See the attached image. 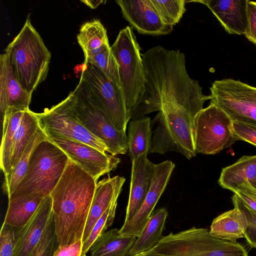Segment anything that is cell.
Segmentation results:
<instances>
[{"mask_svg":"<svg viewBox=\"0 0 256 256\" xmlns=\"http://www.w3.org/2000/svg\"><path fill=\"white\" fill-rule=\"evenodd\" d=\"M146 84L143 98L130 114L139 118L158 111L165 102H176L202 110L210 96L204 94L198 82L188 74L184 53L162 46L142 54Z\"/></svg>","mask_w":256,"mask_h":256,"instance_id":"cell-1","label":"cell"},{"mask_svg":"<svg viewBox=\"0 0 256 256\" xmlns=\"http://www.w3.org/2000/svg\"><path fill=\"white\" fill-rule=\"evenodd\" d=\"M96 182L70 159L60 180L50 194L59 246L82 240Z\"/></svg>","mask_w":256,"mask_h":256,"instance_id":"cell-2","label":"cell"},{"mask_svg":"<svg viewBox=\"0 0 256 256\" xmlns=\"http://www.w3.org/2000/svg\"><path fill=\"white\" fill-rule=\"evenodd\" d=\"M18 80L30 94L48 75L51 53L28 16L18 34L4 50Z\"/></svg>","mask_w":256,"mask_h":256,"instance_id":"cell-3","label":"cell"},{"mask_svg":"<svg viewBox=\"0 0 256 256\" xmlns=\"http://www.w3.org/2000/svg\"><path fill=\"white\" fill-rule=\"evenodd\" d=\"M201 110L176 102H165L154 120L158 126L153 132L151 153H180L188 159L195 156L194 120Z\"/></svg>","mask_w":256,"mask_h":256,"instance_id":"cell-4","label":"cell"},{"mask_svg":"<svg viewBox=\"0 0 256 256\" xmlns=\"http://www.w3.org/2000/svg\"><path fill=\"white\" fill-rule=\"evenodd\" d=\"M69 160L66 154L50 140H42L33 151L24 176L8 200L44 198L50 195Z\"/></svg>","mask_w":256,"mask_h":256,"instance_id":"cell-5","label":"cell"},{"mask_svg":"<svg viewBox=\"0 0 256 256\" xmlns=\"http://www.w3.org/2000/svg\"><path fill=\"white\" fill-rule=\"evenodd\" d=\"M110 48L119 66L122 89L130 118L145 92L146 78L140 47L132 30L127 26L120 31Z\"/></svg>","mask_w":256,"mask_h":256,"instance_id":"cell-6","label":"cell"},{"mask_svg":"<svg viewBox=\"0 0 256 256\" xmlns=\"http://www.w3.org/2000/svg\"><path fill=\"white\" fill-rule=\"evenodd\" d=\"M154 250L168 256H248L236 241L214 238L208 230L194 226L163 236Z\"/></svg>","mask_w":256,"mask_h":256,"instance_id":"cell-7","label":"cell"},{"mask_svg":"<svg viewBox=\"0 0 256 256\" xmlns=\"http://www.w3.org/2000/svg\"><path fill=\"white\" fill-rule=\"evenodd\" d=\"M73 92L80 122L105 144L110 154H126L128 151L126 132L116 128L82 79Z\"/></svg>","mask_w":256,"mask_h":256,"instance_id":"cell-8","label":"cell"},{"mask_svg":"<svg viewBox=\"0 0 256 256\" xmlns=\"http://www.w3.org/2000/svg\"><path fill=\"white\" fill-rule=\"evenodd\" d=\"M40 128L51 133L82 142L104 152H108L105 144L86 129L79 121L76 110V97L72 92L57 104L41 113H36Z\"/></svg>","mask_w":256,"mask_h":256,"instance_id":"cell-9","label":"cell"},{"mask_svg":"<svg viewBox=\"0 0 256 256\" xmlns=\"http://www.w3.org/2000/svg\"><path fill=\"white\" fill-rule=\"evenodd\" d=\"M210 102L222 109L232 122L256 127V87L240 80H215L210 88Z\"/></svg>","mask_w":256,"mask_h":256,"instance_id":"cell-10","label":"cell"},{"mask_svg":"<svg viewBox=\"0 0 256 256\" xmlns=\"http://www.w3.org/2000/svg\"><path fill=\"white\" fill-rule=\"evenodd\" d=\"M233 122L220 108L210 102L194 120V146L196 153L216 154L230 147L236 141Z\"/></svg>","mask_w":256,"mask_h":256,"instance_id":"cell-11","label":"cell"},{"mask_svg":"<svg viewBox=\"0 0 256 256\" xmlns=\"http://www.w3.org/2000/svg\"><path fill=\"white\" fill-rule=\"evenodd\" d=\"M80 78L87 85L116 128L126 132L128 114L124 96L118 88L97 66L84 63Z\"/></svg>","mask_w":256,"mask_h":256,"instance_id":"cell-12","label":"cell"},{"mask_svg":"<svg viewBox=\"0 0 256 256\" xmlns=\"http://www.w3.org/2000/svg\"><path fill=\"white\" fill-rule=\"evenodd\" d=\"M47 138L60 148L69 158L78 164L96 181L114 170L120 160L90 145L60 136L45 133Z\"/></svg>","mask_w":256,"mask_h":256,"instance_id":"cell-13","label":"cell"},{"mask_svg":"<svg viewBox=\"0 0 256 256\" xmlns=\"http://www.w3.org/2000/svg\"><path fill=\"white\" fill-rule=\"evenodd\" d=\"M175 164L168 160L155 164L151 187L145 200L134 217L119 230L124 236L138 237L152 216L154 210L170 179Z\"/></svg>","mask_w":256,"mask_h":256,"instance_id":"cell-14","label":"cell"},{"mask_svg":"<svg viewBox=\"0 0 256 256\" xmlns=\"http://www.w3.org/2000/svg\"><path fill=\"white\" fill-rule=\"evenodd\" d=\"M123 17L141 34L163 35L173 26L162 20L152 0H117Z\"/></svg>","mask_w":256,"mask_h":256,"instance_id":"cell-15","label":"cell"},{"mask_svg":"<svg viewBox=\"0 0 256 256\" xmlns=\"http://www.w3.org/2000/svg\"><path fill=\"white\" fill-rule=\"evenodd\" d=\"M52 216V199L49 195L24 225L16 227V242L12 256H30Z\"/></svg>","mask_w":256,"mask_h":256,"instance_id":"cell-16","label":"cell"},{"mask_svg":"<svg viewBox=\"0 0 256 256\" xmlns=\"http://www.w3.org/2000/svg\"><path fill=\"white\" fill-rule=\"evenodd\" d=\"M144 153L132 160L130 194L124 223L130 220L143 204L151 187L155 164Z\"/></svg>","mask_w":256,"mask_h":256,"instance_id":"cell-17","label":"cell"},{"mask_svg":"<svg viewBox=\"0 0 256 256\" xmlns=\"http://www.w3.org/2000/svg\"><path fill=\"white\" fill-rule=\"evenodd\" d=\"M248 0H201L197 2L206 6L231 34L245 36L248 29Z\"/></svg>","mask_w":256,"mask_h":256,"instance_id":"cell-18","label":"cell"},{"mask_svg":"<svg viewBox=\"0 0 256 256\" xmlns=\"http://www.w3.org/2000/svg\"><path fill=\"white\" fill-rule=\"evenodd\" d=\"M32 94L24 90L16 78L6 53L0 56V110L2 114L6 108L27 110Z\"/></svg>","mask_w":256,"mask_h":256,"instance_id":"cell-19","label":"cell"},{"mask_svg":"<svg viewBox=\"0 0 256 256\" xmlns=\"http://www.w3.org/2000/svg\"><path fill=\"white\" fill-rule=\"evenodd\" d=\"M125 180L124 177L116 176L104 178L97 183L84 232L83 243L98 220L112 202L118 198Z\"/></svg>","mask_w":256,"mask_h":256,"instance_id":"cell-20","label":"cell"},{"mask_svg":"<svg viewBox=\"0 0 256 256\" xmlns=\"http://www.w3.org/2000/svg\"><path fill=\"white\" fill-rule=\"evenodd\" d=\"M218 182L222 188L233 191L242 184L256 190V156H244L222 168Z\"/></svg>","mask_w":256,"mask_h":256,"instance_id":"cell-21","label":"cell"},{"mask_svg":"<svg viewBox=\"0 0 256 256\" xmlns=\"http://www.w3.org/2000/svg\"><path fill=\"white\" fill-rule=\"evenodd\" d=\"M248 222L245 214L234 208L216 218L211 224L210 234L212 236L229 241L244 238Z\"/></svg>","mask_w":256,"mask_h":256,"instance_id":"cell-22","label":"cell"},{"mask_svg":"<svg viewBox=\"0 0 256 256\" xmlns=\"http://www.w3.org/2000/svg\"><path fill=\"white\" fill-rule=\"evenodd\" d=\"M137 237L122 235L119 230L104 232L90 246V256H129V252Z\"/></svg>","mask_w":256,"mask_h":256,"instance_id":"cell-23","label":"cell"},{"mask_svg":"<svg viewBox=\"0 0 256 256\" xmlns=\"http://www.w3.org/2000/svg\"><path fill=\"white\" fill-rule=\"evenodd\" d=\"M168 215L165 208L158 209L153 212L140 236L135 240L129 252V256L154 250L163 237Z\"/></svg>","mask_w":256,"mask_h":256,"instance_id":"cell-24","label":"cell"},{"mask_svg":"<svg viewBox=\"0 0 256 256\" xmlns=\"http://www.w3.org/2000/svg\"><path fill=\"white\" fill-rule=\"evenodd\" d=\"M27 110L8 108L2 114V132L0 148V166L4 176L8 174L11 170V150L13 140L24 112Z\"/></svg>","mask_w":256,"mask_h":256,"instance_id":"cell-25","label":"cell"},{"mask_svg":"<svg viewBox=\"0 0 256 256\" xmlns=\"http://www.w3.org/2000/svg\"><path fill=\"white\" fill-rule=\"evenodd\" d=\"M85 58L92 57L110 46L106 29L98 20L83 24L77 35Z\"/></svg>","mask_w":256,"mask_h":256,"instance_id":"cell-26","label":"cell"},{"mask_svg":"<svg viewBox=\"0 0 256 256\" xmlns=\"http://www.w3.org/2000/svg\"><path fill=\"white\" fill-rule=\"evenodd\" d=\"M151 120L148 116L132 120L128 127V148L132 160L144 153L148 154L152 140Z\"/></svg>","mask_w":256,"mask_h":256,"instance_id":"cell-27","label":"cell"},{"mask_svg":"<svg viewBox=\"0 0 256 256\" xmlns=\"http://www.w3.org/2000/svg\"><path fill=\"white\" fill-rule=\"evenodd\" d=\"M39 127L36 113L30 109L26 110L13 140L11 170L16 166Z\"/></svg>","mask_w":256,"mask_h":256,"instance_id":"cell-28","label":"cell"},{"mask_svg":"<svg viewBox=\"0 0 256 256\" xmlns=\"http://www.w3.org/2000/svg\"><path fill=\"white\" fill-rule=\"evenodd\" d=\"M48 138L39 127L21 158L8 174L4 176L2 188L8 197L16 188L24 176L28 168L30 156L38 144Z\"/></svg>","mask_w":256,"mask_h":256,"instance_id":"cell-29","label":"cell"},{"mask_svg":"<svg viewBox=\"0 0 256 256\" xmlns=\"http://www.w3.org/2000/svg\"><path fill=\"white\" fill-rule=\"evenodd\" d=\"M44 200L28 198L8 200L4 222L14 227L23 226L32 217Z\"/></svg>","mask_w":256,"mask_h":256,"instance_id":"cell-30","label":"cell"},{"mask_svg":"<svg viewBox=\"0 0 256 256\" xmlns=\"http://www.w3.org/2000/svg\"><path fill=\"white\" fill-rule=\"evenodd\" d=\"M88 62L98 68L118 88L122 90L119 66L112 52L110 46L92 57L85 58L84 63Z\"/></svg>","mask_w":256,"mask_h":256,"instance_id":"cell-31","label":"cell"},{"mask_svg":"<svg viewBox=\"0 0 256 256\" xmlns=\"http://www.w3.org/2000/svg\"><path fill=\"white\" fill-rule=\"evenodd\" d=\"M162 22L173 26L177 24L186 11L184 0H152Z\"/></svg>","mask_w":256,"mask_h":256,"instance_id":"cell-32","label":"cell"},{"mask_svg":"<svg viewBox=\"0 0 256 256\" xmlns=\"http://www.w3.org/2000/svg\"><path fill=\"white\" fill-rule=\"evenodd\" d=\"M118 204V198L114 200L94 226L88 237L82 244V256H86L94 242L114 222Z\"/></svg>","mask_w":256,"mask_h":256,"instance_id":"cell-33","label":"cell"},{"mask_svg":"<svg viewBox=\"0 0 256 256\" xmlns=\"http://www.w3.org/2000/svg\"><path fill=\"white\" fill-rule=\"evenodd\" d=\"M58 246L52 214L40 242L30 256H54Z\"/></svg>","mask_w":256,"mask_h":256,"instance_id":"cell-34","label":"cell"},{"mask_svg":"<svg viewBox=\"0 0 256 256\" xmlns=\"http://www.w3.org/2000/svg\"><path fill=\"white\" fill-rule=\"evenodd\" d=\"M232 200L234 208L240 210L245 214L248 226L245 232L244 238L251 247L256 248V212L247 206L235 194Z\"/></svg>","mask_w":256,"mask_h":256,"instance_id":"cell-35","label":"cell"},{"mask_svg":"<svg viewBox=\"0 0 256 256\" xmlns=\"http://www.w3.org/2000/svg\"><path fill=\"white\" fill-rule=\"evenodd\" d=\"M16 242V227L3 222L0 232V256H12Z\"/></svg>","mask_w":256,"mask_h":256,"instance_id":"cell-36","label":"cell"},{"mask_svg":"<svg viewBox=\"0 0 256 256\" xmlns=\"http://www.w3.org/2000/svg\"><path fill=\"white\" fill-rule=\"evenodd\" d=\"M232 132L236 141L244 140L256 146V127L233 122Z\"/></svg>","mask_w":256,"mask_h":256,"instance_id":"cell-37","label":"cell"},{"mask_svg":"<svg viewBox=\"0 0 256 256\" xmlns=\"http://www.w3.org/2000/svg\"><path fill=\"white\" fill-rule=\"evenodd\" d=\"M248 29L245 36L256 46V2L247 1Z\"/></svg>","mask_w":256,"mask_h":256,"instance_id":"cell-38","label":"cell"},{"mask_svg":"<svg viewBox=\"0 0 256 256\" xmlns=\"http://www.w3.org/2000/svg\"><path fill=\"white\" fill-rule=\"evenodd\" d=\"M232 192L256 212V190L248 184H242L234 189Z\"/></svg>","mask_w":256,"mask_h":256,"instance_id":"cell-39","label":"cell"},{"mask_svg":"<svg viewBox=\"0 0 256 256\" xmlns=\"http://www.w3.org/2000/svg\"><path fill=\"white\" fill-rule=\"evenodd\" d=\"M82 244L81 240L70 244L59 246L54 256H82Z\"/></svg>","mask_w":256,"mask_h":256,"instance_id":"cell-40","label":"cell"},{"mask_svg":"<svg viewBox=\"0 0 256 256\" xmlns=\"http://www.w3.org/2000/svg\"><path fill=\"white\" fill-rule=\"evenodd\" d=\"M80 2L84 3L92 8H96L98 5L104 2V0H81Z\"/></svg>","mask_w":256,"mask_h":256,"instance_id":"cell-41","label":"cell"},{"mask_svg":"<svg viewBox=\"0 0 256 256\" xmlns=\"http://www.w3.org/2000/svg\"><path fill=\"white\" fill-rule=\"evenodd\" d=\"M133 256H168L166 255H164V254H160V252H156L154 250L142 252L138 254H136Z\"/></svg>","mask_w":256,"mask_h":256,"instance_id":"cell-42","label":"cell"}]
</instances>
